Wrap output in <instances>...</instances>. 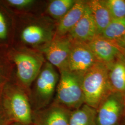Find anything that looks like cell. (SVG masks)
Instances as JSON below:
<instances>
[{
    "label": "cell",
    "mask_w": 125,
    "mask_h": 125,
    "mask_svg": "<svg viewBox=\"0 0 125 125\" xmlns=\"http://www.w3.org/2000/svg\"><path fill=\"white\" fill-rule=\"evenodd\" d=\"M82 86L84 103L96 109L113 93L107 64L97 62L82 76Z\"/></svg>",
    "instance_id": "6da1fadb"
},
{
    "label": "cell",
    "mask_w": 125,
    "mask_h": 125,
    "mask_svg": "<svg viewBox=\"0 0 125 125\" xmlns=\"http://www.w3.org/2000/svg\"><path fill=\"white\" fill-rule=\"evenodd\" d=\"M0 101L2 107L11 122L23 125L32 124V109L27 94L19 87L7 83Z\"/></svg>",
    "instance_id": "7a4b0ae2"
},
{
    "label": "cell",
    "mask_w": 125,
    "mask_h": 125,
    "mask_svg": "<svg viewBox=\"0 0 125 125\" xmlns=\"http://www.w3.org/2000/svg\"><path fill=\"white\" fill-rule=\"evenodd\" d=\"M60 72L54 102L71 111L75 110L85 104L82 86L83 76L67 69Z\"/></svg>",
    "instance_id": "3957f363"
},
{
    "label": "cell",
    "mask_w": 125,
    "mask_h": 125,
    "mask_svg": "<svg viewBox=\"0 0 125 125\" xmlns=\"http://www.w3.org/2000/svg\"><path fill=\"white\" fill-rule=\"evenodd\" d=\"M59 76L53 66L46 62L36 79L32 111L44 108L50 105L59 81Z\"/></svg>",
    "instance_id": "277c9868"
},
{
    "label": "cell",
    "mask_w": 125,
    "mask_h": 125,
    "mask_svg": "<svg viewBox=\"0 0 125 125\" xmlns=\"http://www.w3.org/2000/svg\"><path fill=\"white\" fill-rule=\"evenodd\" d=\"M125 95L113 92L96 109L97 125H121L125 121Z\"/></svg>",
    "instance_id": "5b68a950"
},
{
    "label": "cell",
    "mask_w": 125,
    "mask_h": 125,
    "mask_svg": "<svg viewBox=\"0 0 125 125\" xmlns=\"http://www.w3.org/2000/svg\"><path fill=\"white\" fill-rule=\"evenodd\" d=\"M71 41L72 45L67 70L83 76L98 61L87 43Z\"/></svg>",
    "instance_id": "8992f818"
},
{
    "label": "cell",
    "mask_w": 125,
    "mask_h": 125,
    "mask_svg": "<svg viewBox=\"0 0 125 125\" xmlns=\"http://www.w3.org/2000/svg\"><path fill=\"white\" fill-rule=\"evenodd\" d=\"M71 111L54 102L44 108L32 111L34 125H69Z\"/></svg>",
    "instance_id": "52a82bcc"
},
{
    "label": "cell",
    "mask_w": 125,
    "mask_h": 125,
    "mask_svg": "<svg viewBox=\"0 0 125 125\" xmlns=\"http://www.w3.org/2000/svg\"><path fill=\"white\" fill-rule=\"evenodd\" d=\"M13 59L17 68L19 81L24 86L29 87L40 72L41 62L34 56L24 53L15 54Z\"/></svg>",
    "instance_id": "ba28073f"
},
{
    "label": "cell",
    "mask_w": 125,
    "mask_h": 125,
    "mask_svg": "<svg viewBox=\"0 0 125 125\" xmlns=\"http://www.w3.org/2000/svg\"><path fill=\"white\" fill-rule=\"evenodd\" d=\"M72 41L68 36H58L44 49L50 63L59 71L67 69Z\"/></svg>",
    "instance_id": "9c48e42d"
},
{
    "label": "cell",
    "mask_w": 125,
    "mask_h": 125,
    "mask_svg": "<svg viewBox=\"0 0 125 125\" xmlns=\"http://www.w3.org/2000/svg\"><path fill=\"white\" fill-rule=\"evenodd\" d=\"M100 62L108 64L114 61L121 54V48L116 43L101 35H97L87 43Z\"/></svg>",
    "instance_id": "30bf717a"
},
{
    "label": "cell",
    "mask_w": 125,
    "mask_h": 125,
    "mask_svg": "<svg viewBox=\"0 0 125 125\" xmlns=\"http://www.w3.org/2000/svg\"><path fill=\"white\" fill-rule=\"evenodd\" d=\"M98 35L93 15L88 6L78 22L67 34L73 41L88 43Z\"/></svg>",
    "instance_id": "8fae6325"
},
{
    "label": "cell",
    "mask_w": 125,
    "mask_h": 125,
    "mask_svg": "<svg viewBox=\"0 0 125 125\" xmlns=\"http://www.w3.org/2000/svg\"><path fill=\"white\" fill-rule=\"evenodd\" d=\"M108 76L113 92L125 95V58L121 55L113 62L107 64Z\"/></svg>",
    "instance_id": "7c38bea8"
},
{
    "label": "cell",
    "mask_w": 125,
    "mask_h": 125,
    "mask_svg": "<svg viewBox=\"0 0 125 125\" xmlns=\"http://www.w3.org/2000/svg\"><path fill=\"white\" fill-rule=\"evenodd\" d=\"M87 1L76 0L75 3L60 21L57 29L58 36L68 34L84 13Z\"/></svg>",
    "instance_id": "4fadbf2b"
},
{
    "label": "cell",
    "mask_w": 125,
    "mask_h": 125,
    "mask_svg": "<svg viewBox=\"0 0 125 125\" xmlns=\"http://www.w3.org/2000/svg\"><path fill=\"white\" fill-rule=\"evenodd\" d=\"M97 27L98 35H101L113 19L103 0L87 1Z\"/></svg>",
    "instance_id": "5bb4252c"
},
{
    "label": "cell",
    "mask_w": 125,
    "mask_h": 125,
    "mask_svg": "<svg viewBox=\"0 0 125 125\" xmlns=\"http://www.w3.org/2000/svg\"><path fill=\"white\" fill-rule=\"evenodd\" d=\"M69 125H97L96 109L84 104L71 111Z\"/></svg>",
    "instance_id": "9a60e30c"
},
{
    "label": "cell",
    "mask_w": 125,
    "mask_h": 125,
    "mask_svg": "<svg viewBox=\"0 0 125 125\" xmlns=\"http://www.w3.org/2000/svg\"><path fill=\"white\" fill-rule=\"evenodd\" d=\"M125 35V17L113 19L101 35L104 38L115 41Z\"/></svg>",
    "instance_id": "2e32d148"
},
{
    "label": "cell",
    "mask_w": 125,
    "mask_h": 125,
    "mask_svg": "<svg viewBox=\"0 0 125 125\" xmlns=\"http://www.w3.org/2000/svg\"><path fill=\"white\" fill-rule=\"evenodd\" d=\"M21 39L27 44H38L46 40V33L41 27L37 25H30L23 30Z\"/></svg>",
    "instance_id": "e0dca14e"
},
{
    "label": "cell",
    "mask_w": 125,
    "mask_h": 125,
    "mask_svg": "<svg viewBox=\"0 0 125 125\" xmlns=\"http://www.w3.org/2000/svg\"><path fill=\"white\" fill-rule=\"evenodd\" d=\"M74 0H54L49 5L47 11L53 18L59 21L75 3Z\"/></svg>",
    "instance_id": "ac0fdd59"
},
{
    "label": "cell",
    "mask_w": 125,
    "mask_h": 125,
    "mask_svg": "<svg viewBox=\"0 0 125 125\" xmlns=\"http://www.w3.org/2000/svg\"><path fill=\"white\" fill-rule=\"evenodd\" d=\"M103 1L113 19L125 17V0H105Z\"/></svg>",
    "instance_id": "d6986e66"
},
{
    "label": "cell",
    "mask_w": 125,
    "mask_h": 125,
    "mask_svg": "<svg viewBox=\"0 0 125 125\" xmlns=\"http://www.w3.org/2000/svg\"><path fill=\"white\" fill-rule=\"evenodd\" d=\"M9 35V27L6 17L0 10V41L7 40Z\"/></svg>",
    "instance_id": "ffe728a7"
},
{
    "label": "cell",
    "mask_w": 125,
    "mask_h": 125,
    "mask_svg": "<svg viewBox=\"0 0 125 125\" xmlns=\"http://www.w3.org/2000/svg\"><path fill=\"white\" fill-rule=\"evenodd\" d=\"M34 2L32 0H8L6 2L9 6L17 8H23L29 6Z\"/></svg>",
    "instance_id": "44dd1931"
},
{
    "label": "cell",
    "mask_w": 125,
    "mask_h": 125,
    "mask_svg": "<svg viewBox=\"0 0 125 125\" xmlns=\"http://www.w3.org/2000/svg\"><path fill=\"white\" fill-rule=\"evenodd\" d=\"M11 123L5 113L0 99V125H9Z\"/></svg>",
    "instance_id": "7402d4cb"
},
{
    "label": "cell",
    "mask_w": 125,
    "mask_h": 125,
    "mask_svg": "<svg viewBox=\"0 0 125 125\" xmlns=\"http://www.w3.org/2000/svg\"><path fill=\"white\" fill-rule=\"evenodd\" d=\"M6 84L3 70L2 69V64H1V63L0 62V99L3 89Z\"/></svg>",
    "instance_id": "603a6c76"
},
{
    "label": "cell",
    "mask_w": 125,
    "mask_h": 125,
    "mask_svg": "<svg viewBox=\"0 0 125 125\" xmlns=\"http://www.w3.org/2000/svg\"><path fill=\"white\" fill-rule=\"evenodd\" d=\"M114 42L121 48L125 49V35L119 40Z\"/></svg>",
    "instance_id": "cb8c5ba5"
},
{
    "label": "cell",
    "mask_w": 125,
    "mask_h": 125,
    "mask_svg": "<svg viewBox=\"0 0 125 125\" xmlns=\"http://www.w3.org/2000/svg\"><path fill=\"white\" fill-rule=\"evenodd\" d=\"M121 53L123 55V56H124V58H125V49H122V48H121Z\"/></svg>",
    "instance_id": "d4e9b609"
},
{
    "label": "cell",
    "mask_w": 125,
    "mask_h": 125,
    "mask_svg": "<svg viewBox=\"0 0 125 125\" xmlns=\"http://www.w3.org/2000/svg\"><path fill=\"white\" fill-rule=\"evenodd\" d=\"M9 125H23L20 123H16V122H11Z\"/></svg>",
    "instance_id": "484cf974"
},
{
    "label": "cell",
    "mask_w": 125,
    "mask_h": 125,
    "mask_svg": "<svg viewBox=\"0 0 125 125\" xmlns=\"http://www.w3.org/2000/svg\"><path fill=\"white\" fill-rule=\"evenodd\" d=\"M121 125H125V122H124V123H123Z\"/></svg>",
    "instance_id": "4316f807"
},
{
    "label": "cell",
    "mask_w": 125,
    "mask_h": 125,
    "mask_svg": "<svg viewBox=\"0 0 125 125\" xmlns=\"http://www.w3.org/2000/svg\"></svg>",
    "instance_id": "83f0119b"
},
{
    "label": "cell",
    "mask_w": 125,
    "mask_h": 125,
    "mask_svg": "<svg viewBox=\"0 0 125 125\" xmlns=\"http://www.w3.org/2000/svg\"><path fill=\"white\" fill-rule=\"evenodd\" d=\"M31 125H33V124H31Z\"/></svg>",
    "instance_id": "f1b7e54d"
}]
</instances>
